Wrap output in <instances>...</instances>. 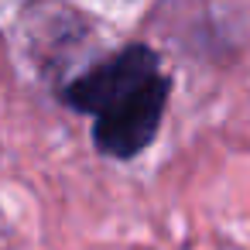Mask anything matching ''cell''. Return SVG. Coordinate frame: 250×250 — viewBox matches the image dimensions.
Segmentation results:
<instances>
[{
	"label": "cell",
	"mask_w": 250,
	"mask_h": 250,
	"mask_svg": "<svg viewBox=\"0 0 250 250\" xmlns=\"http://www.w3.org/2000/svg\"><path fill=\"white\" fill-rule=\"evenodd\" d=\"M171 79L154 48L134 42L76 76L62 100L93 117V144L106 158L130 161L147 151L161 130Z\"/></svg>",
	"instance_id": "cell-1"
}]
</instances>
